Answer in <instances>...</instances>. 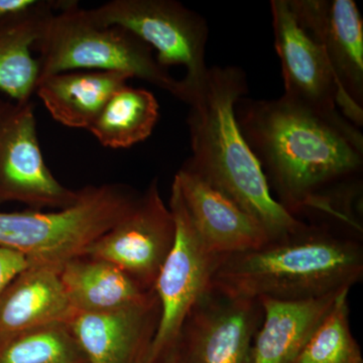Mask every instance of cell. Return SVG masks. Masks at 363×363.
<instances>
[{
  "instance_id": "6",
  "label": "cell",
  "mask_w": 363,
  "mask_h": 363,
  "mask_svg": "<svg viewBox=\"0 0 363 363\" xmlns=\"http://www.w3.org/2000/svg\"><path fill=\"white\" fill-rule=\"evenodd\" d=\"M169 208L175 219L176 236L154 288L161 316L152 343V363L174 362L184 322L211 288L212 278L224 259L210 252L203 242L174 183Z\"/></svg>"
},
{
  "instance_id": "23",
  "label": "cell",
  "mask_w": 363,
  "mask_h": 363,
  "mask_svg": "<svg viewBox=\"0 0 363 363\" xmlns=\"http://www.w3.org/2000/svg\"><path fill=\"white\" fill-rule=\"evenodd\" d=\"M35 264L23 253L0 247V296L16 276Z\"/></svg>"
},
{
  "instance_id": "9",
  "label": "cell",
  "mask_w": 363,
  "mask_h": 363,
  "mask_svg": "<svg viewBox=\"0 0 363 363\" xmlns=\"http://www.w3.org/2000/svg\"><path fill=\"white\" fill-rule=\"evenodd\" d=\"M264 320L257 298L233 297L209 289L182 327L178 363H252L255 336Z\"/></svg>"
},
{
  "instance_id": "8",
  "label": "cell",
  "mask_w": 363,
  "mask_h": 363,
  "mask_svg": "<svg viewBox=\"0 0 363 363\" xmlns=\"http://www.w3.org/2000/svg\"><path fill=\"white\" fill-rule=\"evenodd\" d=\"M80 192L62 185L45 164L32 100L0 96V206L18 202L40 211L64 209Z\"/></svg>"
},
{
  "instance_id": "19",
  "label": "cell",
  "mask_w": 363,
  "mask_h": 363,
  "mask_svg": "<svg viewBox=\"0 0 363 363\" xmlns=\"http://www.w3.org/2000/svg\"><path fill=\"white\" fill-rule=\"evenodd\" d=\"M340 292L298 302L262 298L264 320L253 342L252 363H295Z\"/></svg>"
},
{
  "instance_id": "3",
  "label": "cell",
  "mask_w": 363,
  "mask_h": 363,
  "mask_svg": "<svg viewBox=\"0 0 363 363\" xmlns=\"http://www.w3.org/2000/svg\"><path fill=\"white\" fill-rule=\"evenodd\" d=\"M362 277V229L305 221L286 238L224 257L211 286L233 297L298 302L350 290Z\"/></svg>"
},
{
  "instance_id": "21",
  "label": "cell",
  "mask_w": 363,
  "mask_h": 363,
  "mask_svg": "<svg viewBox=\"0 0 363 363\" xmlns=\"http://www.w3.org/2000/svg\"><path fill=\"white\" fill-rule=\"evenodd\" d=\"M350 292L338 294L295 363H363L362 350L350 328Z\"/></svg>"
},
{
  "instance_id": "7",
  "label": "cell",
  "mask_w": 363,
  "mask_h": 363,
  "mask_svg": "<svg viewBox=\"0 0 363 363\" xmlns=\"http://www.w3.org/2000/svg\"><path fill=\"white\" fill-rule=\"evenodd\" d=\"M90 11L102 25L121 26L140 38L164 68L183 66L186 97L206 75L207 21L181 2L111 0Z\"/></svg>"
},
{
  "instance_id": "12",
  "label": "cell",
  "mask_w": 363,
  "mask_h": 363,
  "mask_svg": "<svg viewBox=\"0 0 363 363\" xmlns=\"http://www.w3.org/2000/svg\"><path fill=\"white\" fill-rule=\"evenodd\" d=\"M274 49L281 61L283 97L329 118H346V104L324 52L301 26L289 0H272Z\"/></svg>"
},
{
  "instance_id": "17",
  "label": "cell",
  "mask_w": 363,
  "mask_h": 363,
  "mask_svg": "<svg viewBox=\"0 0 363 363\" xmlns=\"http://www.w3.org/2000/svg\"><path fill=\"white\" fill-rule=\"evenodd\" d=\"M60 278L75 314L118 311L140 304L155 293L145 290L111 262L86 255L64 262Z\"/></svg>"
},
{
  "instance_id": "1",
  "label": "cell",
  "mask_w": 363,
  "mask_h": 363,
  "mask_svg": "<svg viewBox=\"0 0 363 363\" xmlns=\"http://www.w3.org/2000/svg\"><path fill=\"white\" fill-rule=\"evenodd\" d=\"M235 116L274 198L295 218L363 229V136L345 117L240 98Z\"/></svg>"
},
{
  "instance_id": "18",
  "label": "cell",
  "mask_w": 363,
  "mask_h": 363,
  "mask_svg": "<svg viewBox=\"0 0 363 363\" xmlns=\"http://www.w3.org/2000/svg\"><path fill=\"white\" fill-rule=\"evenodd\" d=\"M69 0H43L39 6L0 21V91L16 101L32 100L39 80L33 47L48 18Z\"/></svg>"
},
{
  "instance_id": "10",
  "label": "cell",
  "mask_w": 363,
  "mask_h": 363,
  "mask_svg": "<svg viewBox=\"0 0 363 363\" xmlns=\"http://www.w3.org/2000/svg\"><path fill=\"white\" fill-rule=\"evenodd\" d=\"M175 236V219L155 178L140 193L133 209L93 241L84 255L111 262L145 290L154 291Z\"/></svg>"
},
{
  "instance_id": "11",
  "label": "cell",
  "mask_w": 363,
  "mask_h": 363,
  "mask_svg": "<svg viewBox=\"0 0 363 363\" xmlns=\"http://www.w3.org/2000/svg\"><path fill=\"white\" fill-rule=\"evenodd\" d=\"M296 18L324 52L346 104L363 124V20L353 0H289Z\"/></svg>"
},
{
  "instance_id": "2",
  "label": "cell",
  "mask_w": 363,
  "mask_h": 363,
  "mask_svg": "<svg viewBox=\"0 0 363 363\" xmlns=\"http://www.w3.org/2000/svg\"><path fill=\"white\" fill-rule=\"evenodd\" d=\"M247 91V75L235 66L208 68L202 82L188 91L185 104L192 156L183 167L259 222L269 240H278L296 233L305 221L274 199L241 133L235 106Z\"/></svg>"
},
{
  "instance_id": "5",
  "label": "cell",
  "mask_w": 363,
  "mask_h": 363,
  "mask_svg": "<svg viewBox=\"0 0 363 363\" xmlns=\"http://www.w3.org/2000/svg\"><path fill=\"white\" fill-rule=\"evenodd\" d=\"M80 190L77 201L56 211H0V247L23 253L35 264L62 266L84 255L133 209L140 194L116 183Z\"/></svg>"
},
{
  "instance_id": "20",
  "label": "cell",
  "mask_w": 363,
  "mask_h": 363,
  "mask_svg": "<svg viewBox=\"0 0 363 363\" xmlns=\"http://www.w3.org/2000/svg\"><path fill=\"white\" fill-rule=\"evenodd\" d=\"M159 118L155 95L126 84L112 95L88 131L105 147L128 149L149 138Z\"/></svg>"
},
{
  "instance_id": "24",
  "label": "cell",
  "mask_w": 363,
  "mask_h": 363,
  "mask_svg": "<svg viewBox=\"0 0 363 363\" xmlns=\"http://www.w3.org/2000/svg\"><path fill=\"white\" fill-rule=\"evenodd\" d=\"M43 0H0V21L39 6Z\"/></svg>"
},
{
  "instance_id": "13",
  "label": "cell",
  "mask_w": 363,
  "mask_h": 363,
  "mask_svg": "<svg viewBox=\"0 0 363 363\" xmlns=\"http://www.w3.org/2000/svg\"><path fill=\"white\" fill-rule=\"evenodd\" d=\"M161 307L156 293L111 313H76L69 322L87 363H152Z\"/></svg>"
},
{
  "instance_id": "14",
  "label": "cell",
  "mask_w": 363,
  "mask_h": 363,
  "mask_svg": "<svg viewBox=\"0 0 363 363\" xmlns=\"http://www.w3.org/2000/svg\"><path fill=\"white\" fill-rule=\"evenodd\" d=\"M173 183L196 230L214 255L226 257L269 242L259 222L190 169L182 166Z\"/></svg>"
},
{
  "instance_id": "22",
  "label": "cell",
  "mask_w": 363,
  "mask_h": 363,
  "mask_svg": "<svg viewBox=\"0 0 363 363\" xmlns=\"http://www.w3.org/2000/svg\"><path fill=\"white\" fill-rule=\"evenodd\" d=\"M0 363H87V360L69 323H65L0 341Z\"/></svg>"
},
{
  "instance_id": "16",
  "label": "cell",
  "mask_w": 363,
  "mask_h": 363,
  "mask_svg": "<svg viewBox=\"0 0 363 363\" xmlns=\"http://www.w3.org/2000/svg\"><path fill=\"white\" fill-rule=\"evenodd\" d=\"M130 79V74L117 71L61 72L40 79L35 94L57 123L88 130L112 95Z\"/></svg>"
},
{
  "instance_id": "4",
  "label": "cell",
  "mask_w": 363,
  "mask_h": 363,
  "mask_svg": "<svg viewBox=\"0 0 363 363\" xmlns=\"http://www.w3.org/2000/svg\"><path fill=\"white\" fill-rule=\"evenodd\" d=\"M33 51L39 80L61 72H123L185 102L183 82L157 62L150 45L121 26L102 25L77 1L48 18Z\"/></svg>"
},
{
  "instance_id": "15",
  "label": "cell",
  "mask_w": 363,
  "mask_h": 363,
  "mask_svg": "<svg viewBox=\"0 0 363 363\" xmlns=\"http://www.w3.org/2000/svg\"><path fill=\"white\" fill-rule=\"evenodd\" d=\"M61 267L33 264L7 286L0 296V341L70 322L75 312L60 278Z\"/></svg>"
},
{
  "instance_id": "25",
  "label": "cell",
  "mask_w": 363,
  "mask_h": 363,
  "mask_svg": "<svg viewBox=\"0 0 363 363\" xmlns=\"http://www.w3.org/2000/svg\"><path fill=\"white\" fill-rule=\"evenodd\" d=\"M172 363H178V362H177L176 360H174V362Z\"/></svg>"
}]
</instances>
